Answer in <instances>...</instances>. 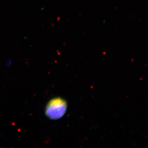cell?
Returning a JSON list of instances; mask_svg holds the SVG:
<instances>
[{"label":"cell","instance_id":"obj_1","mask_svg":"<svg viewBox=\"0 0 148 148\" xmlns=\"http://www.w3.org/2000/svg\"><path fill=\"white\" fill-rule=\"evenodd\" d=\"M66 101L61 98L52 99L45 108V114L52 120H57L63 117L67 111Z\"/></svg>","mask_w":148,"mask_h":148}]
</instances>
